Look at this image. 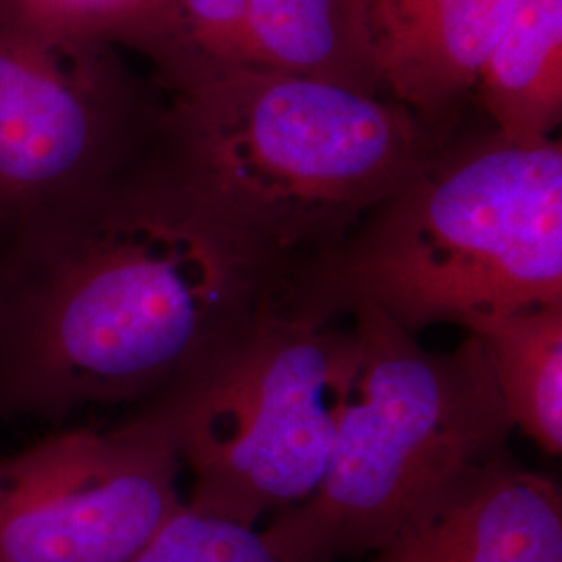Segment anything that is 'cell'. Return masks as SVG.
I'll return each mask as SVG.
<instances>
[{
	"mask_svg": "<svg viewBox=\"0 0 562 562\" xmlns=\"http://www.w3.org/2000/svg\"><path fill=\"white\" fill-rule=\"evenodd\" d=\"M109 46L0 7V252L140 162Z\"/></svg>",
	"mask_w": 562,
	"mask_h": 562,
	"instance_id": "cell-6",
	"label": "cell"
},
{
	"mask_svg": "<svg viewBox=\"0 0 562 562\" xmlns=\"http://www.w3.org/2000/svg\"><path fill=\"white\" fill-rule=\"evenodd\" d=\"M369 562H562V496L506 457L446 485Z\"/></svg>",
	"mask_w": 562,
	"mask_h": 562,
	"instance_id": "cell-9",
	"label": "cell"
},
{
	"mask_svg": "<svg viewBox=\"0 0 562 562\" xmlns=\"http://www.w3.org/2000/svg\"><path fill=\"white\" fill-rule=\"evenodd\" d=\"M250 65L371 92L346 0H246Z\"/></svg>",
	"mask_w": 562,
	"mask_h": 562,
	"instance_id": "cell-12",
	"label": "cell"
},
{
	"mask_svg": "<svg viewBox=\"0 0 562 562\" xmlns=\"http://www.w3.org/2000/svg\"><path fill=\"white\" fill-rule=\"evenodd\" d=\"M477 88L506 140L554 138L562 113V0H515Z\"/></svg>",
	"mask_w": 562,
	"mask_h": 562,
	"instance_id": "cell-10",
	"label": "cell"
},
{
	"mask_svg": "<svg viewBox=\"0 0 562 562\" xmlns=\"http://www.w3.org/2000/svg\"><path fill=\"white\" fill-rule=\"evenodd\" d=\"M515 0H346L373 83L411 115L438 117L477 88Z\"/></svg>",
	"mask_w": 562,
	"mask_h": 562,
	"instance_id": "cell-8",
	"label": "cell"
},
{
	"mask_svg": "<svg viewBox=\"0 0 562 562\" xmlns=\"http://www.w3.org/2000/svg\"><path fill=\"white\" fill-rule=\"evenodd\" d=\"M181 469L144 408L74 427L0 461V562H132L183 504Z\"/></svg>",
	"mask_w": 562,
	"mask_h": 562,
	"instance_id": "cell-7",
	"label": "cell"
},
{
	"mask_svg": "<svg viewBox=\"0 0 562 562\" xmlns=\"http://www.w3.org/2000/svg\"><path fill=\"white\" fill-rule=\"evenodd\" d=\"M167 0H0V7L38 21L53 32L86 41L148 46Z\"/></svg>",
	"mask_w": 562,
	"mask_h": 562,
	"instance_id": "cell-14",
	"label": "cell"
},
{
	"mask_svg": "<svg viewBox=\"0 0 562 562\" xmlns=\"http://www.w3.org/2000/svg\"><path fill=\"white\" fill-rule=\"evenodd\" d=\"M132 562H294L259 529L209 515L183 501Z\"/></svg>",
	"mask_w": 562,
	"mask_h": 562,
	"instance_id": "cell-13",
	"label": "cell"
},
{
	"mask_svg": "<svg viewBox=\"0 0 562 562\" xmlns=\"http://www.w3.org/2000/svg\"><path fill=\"white\" fill-rule=\"evenodd\" d=\"M296 278L140 161L0 252V419L157 398Z\"/></svg>",
	"mask_w": 562,
	"mask_h": 562,
	"instance_id": "cell-1",
	"label": "cell"
},
{
	"mask_svg": "<svg viewBox=\"0 0 562 562\" xmlns=\"http://www.w3.org/2000/svg\"><path fill=\"white\" fill-rule=\"evenodd\" d=\"M296 299L331 317L373 308L404 331H467L562 304L559 138L498 132L438 148L344 240L304 265Z\"/></svg>",
	"mask_w": 562,
	"mask_h": 562,
	"instance_id": "cell-3",
	"label": "cell"
},
{
	"mask_svg": "<svg viewBox=\"0 0 562 562\" xmlns=\"http://www.w3.org/2000/svg\"><path fill=\"white\" fill-rule=\"evenodd\" d=\"M169 80L176 102L150 162L299 273L438 150L401 104L336 81L255 65Z\"/></svg>",
	"mask_w": 562,
	"mask_h": 562,
	"instance_id": "cell-2",
	"label": "cell"
},
{
	"mask_svg": "<svg viewBox=\"0 0 562 562\" xmlns=\"http://www.w3.org/2000/svg\"><path fill=\"white\" fill-rule=\"evenodd\" d=\"M350 317L357 371L322 482L261 529L294 562L378 552L515 431L480 338L436 352L373 308Z\"/></svg>",
	"mask_w": 562,
	"mask_h": 562,
	"instance_id": "cell-4",
	"label": "cell"
},
{
	"mask_svg": "<svg viewBox=\"0 0 562 562\" xmlns=\"http://www.w3.org/2000/svg\"><path fill=\"white\" fill-rule=\"evenodd\" d=\"M352 317L296 294L146 408L192 477L186 503L255 527L322 482L357 371Z\"/></svg>",
	"mask_w": 562,
	"mask_h": 562,
	"instance_id": "cell-5",
	"label": "cell"
},
{
	"mask_svg": "<svg viewBox=\"0 0 562 562\" xmlns=\"http://www.w3.org/2000/svg\"><path fill=\"white\" fill-rule=\"evenodd\" d=\"M480 338L506 411L550 457L562 452V304L531 306L467 329Z\"/></svg>",
	"mask_w": 562,
	"mask_h": 562,
	"instance_id": "cell-11",
	"label": "cell"
}]
</instances>
